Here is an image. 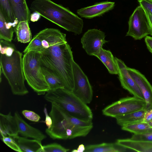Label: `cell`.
I'll return each mask as SVG.
<instances>
[{"label":"cell","instance_id":"6da1fadb","mask_svg":"<svg viewBox=\"0 0 152 152\" xmlns=\"http://www.w3.org/2000/svg\"><path fill=\"white\" fill-rule=\"evenodd\" d=\"M41 66L56 78L64 88L72 91L74 88L71 48L67 42L52 46L41 52Z\"/></svg>","mask_w":152,"mask_h":152},{"label":"cell","instance_id":"7a4b0ae2","mask_svg":"<svg viewBox=\"0 0 152 152\" xmlns=\"http://www.w3.org/2000/svg\"><path fill=\"white\" fill-rule=\"evenodd\" d=\"M30 9L68 31L75 34L82 32L83 20L68 8L51 0H34Z\"/></svg>","mask_w":152,"mask_h":152},{"label":"cell","instance_id":"3957f363","mask_svg":"<svg viewBox=\"0 0 152 152\" xmlns=\"http://www.w3.org/2000/svg\"><path fill=\"white\" fill-rule=\"evenodd\" d=\"M49 115L52 121L51 126L45 130L46 134L53 139H71L86 136L92 129L91 126L74 125L69 119V114L55 103H51Z\"/></svg>","mask_w":152,"mask_h":152},{"label":"cell","instance_id":"277c9868","mask_svg":"<svg viewBox=\"0 0 152 152\" xmlns=\"http://www.w3.org/2000/svg\"><path fill=\"white\" fill-rule=\"evenodd\" d=\"M44 98L55 103L71 115L84 121H92L93 114L90 108L72 91L64 88L49 91Z\"/></svg>","mask_w":152,"mask_h":152},{"label":"cell","instance_id":"5b68a950","mask_svg":"<svg viewBox=\"0 0 152 152\" xmlns=\"http://www.w3.org/2000/svg\"><path fill=\"white\" fill-rule=\"evenodd\" d=\"M0 68L7 80L13 94L23 96L29 92L25 84L22 53L16 50L10 56L1 54Z\"/></svg>","mask_w":152,"mask_h":152},{"label":"cell","instance_id":"8992f818","mask_svg":"<svg viewBox=\"0 0 152 152\" xmlns=\"http://www.w3.org/2000/svg\"><path fill=\"white\" fill-rule=\"evenodd\" d=\"M40 56L39 52L30 51L24 53L23 57V67L25 80L39 95H44L50 90L42 71Z\"/></svg>","mask_w":152,"mask_h":152},{"label":"cell","instance_id":"52a82bcc","mask_svg":"<svg viewBox=\"0 0 152 152\" xmlns=\"http://www.w3.org/2000/svg\"><path fill=\"white\" fill-rule=\"evenodd\" d=\"M66 37V34L58 29L45 28L34 36L23 52L34 51L41 53L51 46L67 42Z\"/></svg>","mask_w":152,"mask_h":152},{"label":"cell","instance_id":"ba28073f","mask_svg":"<svg viewBox=\"0 0 152 152\" xmlns=\"http://www.w3.org/2000/svg\"><path fill=\"white\" fill-rule=\"evenodd\" d=\"M145 100L134 96L122 98L107 106L102 110L106 116L115 118L119 115H124L145 109Z\"/></svg>","mask_w":152,"mask_h":152},{"label":"cell","instance_id":"9c48e42d","mask_svg":"<svg viewBox=\"0 0 152 152\" xmlns=\"http://www.w3.org/2000/svg\"><path fill=\"white\" fill-rule=\"evenodd\" d=\"M129 28L126 36L135 40H140L150 34L149 22L145 10L140 6L137 7L130 16Z\"/></svg>","mask_w":152,"mask_h":152},{"label":"cell","instance_id":"30bf717a","mask_svg":"<svg viewBox=\"0 0 152 152\" xmlns=\"http://www.w3.org/2000/svg\"><path fill=\"white\" fill-rule=\"evenodd\" d=\"M74 80L73 93L86 104L92 100L93 93L88 79L80 66L75 61L73 64Z\"/></svg>","mask_w":152,"mask_h":152},{"label":"cell","instance_id":"8fae6325","mask_svg":"<svg viewBox=\"0 0 152 152\" xmlns=\"http://www.w3.org/2000/svg\"><path fill=\"white\" fill-rule=\"evenodd\" d=\"M105 33L96 29L88 30L81 39L83 48L87 54L95 56L102 48L103 45L108 41L105 39Z\"/></svg>","mask_w":152,"mask_h":152},{"label":"cell","instance_id":"7c38bea8","mask_svg":"<svg viewBox=\"0 0 152 152\" xmlns=\"http://www.w3.org/2000/svg\"><path fill=\"white\" fill-rule=\"evenodd\" d=\"M115 58L118 70L119 78L122 87L134 96L145 100L139 87L129 74L127 69V66L121 59Z\"/></svg>","mask_w":152,"mask_h":152},{"label":"cell","instance_id":"4fadbf2b","mask_svg":"<svg viewBox=\"0 0 152 152\" xmlns=\"http://www.w3.org/2000/svg\"><path fill=\"white\" fill-rule=\"evenodd\" d=\"M127 69L143 95L146 102V110L152 108V86L145 76L138 70L128 67Z\"/></svg>","mask_w":152,"mask_h":152},{"label":"cell","instance_id":"5bb4252c","mask_svg":"<svg viewBox=\"0 0 152 152\" xmlns=\"http://www.w3.org/2000/svg\"><path fill=\"white\" fill-rule=\"evenodd\" d=\"M115 5L114 2L102 1L78 10L77 12L81 17L91 19L102 15L113 9Z\"/></svg>","mask_w":152,"mask_h":152},{"label":"cell","instance_id":"9a60e30c","mask_svg":"<svg viewBox=\"0 0 152 152\" xmlns=\"http://www.w3.org/2000/svg\"><path fill=\"white\" fill-rule=\"evenodd\" d=\"M14 116L18 124V133L22 136L31 138L40 141L46 138V136L41 131L27 124L18 112H15Z\"/></svg>","mask_w":152,"mask_h":152},{"label":"cell","instance_id":"2e32d148","mask_svg":"<svg viewBox=\"0 0 152 152\" xmlns=\"http://www.w3.org/2000/svg\"><path fill=\"white\" fill-rule=\"evenodd\" d=\"M0 131L2 137L10 136L14 138L18 135V124L14 116L10 112L7 115L0 113Z\"/></svg>","mask_w":152,"mask_h":152},{"label":"cell","instance_id":"e0dca14e","mask_svg":"<svg viewBox=\"0 0 152 152\" xmlns=\"http://www.w3.org/2000/svg\"><path fill=\"white\" fill-rule=\"evenodd\" d=\"M134 151L117 143H102L100 144L90 145L85 147V152H122Z\"/></svg>","mask_w":152,"mask_h":152},{"label":"cell","instance_id":"ac0fdd59","mask_svg":"<svg viewBox=\"0 0 152 152\" xmlns=\"http://www.w3.org/2000/svg\"><path fill=\"white\" fill-rule=\"evenodd\" d=\"M116 142L134 151L152 152V142L134 140L128 138L118 139Z\"/></svg>","mask_w":152,"mask_h":152},{"label":"cell","instance_id":"d6986e66","mask_svg":"<svg viewBox=\"0 0 152 152\" xmlns=\"http://www.w3.org/2000/svg\"><path fill=\"white\" fill-rule=\"evenodd\" d=\"M18 22L22 21L29 22L31 14L26 0H9Z\"/></svg>","mask_w":152,"mask_h":152},{"label":"cell","instance_id":"ffe728a7","mask_svg":"<svg viewBox=\"0 0 152 152\" xmlns=\"http://www.w3.org/2000/svg\"><path fill=\"white\" fill-rule=\"evenodd\" d=\"M13 138L22 152H41L42 147L41 141L34 139H28L18 135Z\"/></svg>","mask_w":152,"mask_h":152},{"label":"cell","instance_id":"44dd1931","mask_svg":"<svg viewBox=\"0 0 152 152\" xmlns=\"http://www.w3.org/2000/svg\"><path fill=\"white\" fill-rule=\"evenodd\" d=\"M145 109L115 117L117 124L121 127L143 122Z\"/></svg>","mask_w":152,"mask_h":152},{"label":"cell","instance_id":"7402d4cb","mask_svg":"<svg viewBox=\"0 0 152 152\" xmlns=\"http://www.w3.org/2000/svg\"><path fill=\"white\" fill-rule=\"evenodd\" d=\"M94 56L98 58L103 63L110 73L118 75V70L115 58L110 51L102 48Z\"/></svg>","mask_w":152,"mask_h":152},{"label":"cell","instance_id":"603a6c76","mask_svg":"<svg viewBox=\"0 0 152 152\" xmlns=\"http://www.w3.org/2000/svg\"><path fill=\"white\" fill-rule=\"evenodd\" d=\"M27 21L19 22L15 28V32L18 41L24 43L30 42L31 40V33Z\"/></svg>","mask_w":152,"mask_h":152},{"label":"cell","instance_id":"cb8c5ba5","mask_svg":"<svg viewBox=\"0 0 152 152\" xmlns=\"http://www.w3.org/2000/svg\"><path fill=\"white\" fill-rule=\"evenodd\" d=\"M15 27L13 24L7 21L0 11V39L11 42Z\"/></svg>","mask_w":152,"mask_h":152},{"label":"cell","instance_id":"d4e9b609","mask_svg":"<svg viewBox=\"0 0 152 152\" xmlns=\"http://www.w3.org/2000/svg\"><path fill=\"white\" fill-rule=\"evenodd\" d=\"M0 11L2 13L7 21L15 27L18 22L9 0H0Z\"/></svg>","mask_w":152,"mask_h":152},{"label":"cell","instance_id":"484cf974","mask_svg":"<svg viewBox=\"0 0 152 152\" xmlns=\"http://www.w3.org/2000/svg\"><path fill=\"white\" fill-rule=\"evenodd\" d=\"M123 130L134 134H141L152 131V127L148 123L141 122L121 127Z\"/></svg>","mask_w":152,"mask_h":152},{"label":"cell","instance_id":"4316f807","mask_svg":"<svg viewBox=\"0 0 152 152\" xmlns=\"http://www.w3.org/2000/svg\"><path fill=\"white\" fill-rule=\"evenodd\" d=\"M42 73L50 87V91L64 88L61 83L46 69L41 66Z\"/></svg>","mask_w":152,"mask_h":152},{"label":"cell","instance_id":"83f0119b","mask_svg":"<svg viewBox=\"0 0 152 152\" xmlns=\"http://www.w3.org/2000/svg\"><path fill=\"white\" fill-rule=\"evenodd\" d=\"M1 54L7 56L12 55L13 52L17 50L15 45L11 42L0 39Z\"/></svg>","mask_w":152,"mask_h":152},{"label":"cell","instance_id":"f1b7e54d","mask_svg":"<svg viewBox=\"0 0 152 152\" xmlns=\"http://www.w3.org/2000/svg\"><path fill=\"white\" fill-rule=\"evenodd\" d=\"M69 150L59 144L53 143L42 145L41 152H66Z\"/></svg>","mask_w":152,"mask_h":152},{"label":"cell","instance_id":"f546056e","mask_svg":"<svg viewBox=\"0 0 152 152\" xmlns=\"http://www.w3.org/2000/svg\"><path fill=\"white\" fill-rule=\"evenodd\" d=\"M3 142L10 148L16 151L22 152L15 139L11 137H4L1 138Z\"/></svg>","mask_w":152,"mask_h":152},{"label":"cell","instance_id":"4dcf8cb0","mask_svg":"<svg viewBox=\"0 0 152 152\" xmlns=\"http://www.w3.org/2000/svg\"><path fill=\"white\" fill-rule=\"evenodd\" d=\"M130 139L134 140L152 142V131L141 134H134Z\"/></svg>","mask_w":152,"mask_h":152},{"label":"cell","instance_id":"1f68e13d","mask_svg":"<svg viewBox=\"0 0 152 152\" xmlns=\"http://www.w3.org/2000/svg\"><path fill=\"white\" fill-rule=\"evenodd\" d=\"M22 113L26 118L32 121L38 122L41 118L39 115L31 111L24 110Z\"/></svg>","mask_w":152,"mask_h":152},{"label":"cell","instance_id":"d6a6232c","mask_svg":"<svg viewBox=\"0 0 152 152\" xmlns=\"http://www.w3.org/2000/svg\"><path fill=\"white\" fill-rule=\"evenodd\" d=\"M138 1L145 11L152 14V0H138Z\"/></svg>","mask_w":152,"mask_h":152},{"label":"cell","instance_id":"836d02e7","mask_svg":"<svg viewBox=\"0 0 152 152\" xmlns=\"http://www.w3.org/2000/svg\"><path fill=\"white\" fill-rule=\"evenodd\" d=\"M44 112L45 116V123L48 127L47 128H50L52 124V119L51 117L48 114L47 108L45 107L44 109Z\"/></svg>","mask_w":152,"mask_h":152},{"label":"cell","instance_id":"e575fe53","mask_svg":"<svg viewBox=\"0 0 152 152\" xmlns=\"http://www.w3.org/2000/svg\"><path fill=\"white\" fill-rule=\"evenodd\" d=\"M152 120V108L146 110L143 122L148 123Z\"/></svg>","mask_w":152,"mask_h":152},{"label":"cell","instance_id":"d590c367","mask_svg":"<svg viewBox=\"0 0 152 152\" xmlns=\"http://www.w3.org/2000/svg\"><path fill=\"white\" fill-rule=\"evenodd\" d=\"M145 41L148 49L152 54V37L146 36L145 37Z\"/></svg>","mask_w":152,"mask_h":152},{"label":"cell","instance_id":"8d00e7d4","mask_svg":"<svg viewBox=\"0 0 152 152\" xmlns=\"http://www.w3.org/2000/svg\"><path fill=\"white\" fill-rule=\"evenodd\" d=\"M41 16L39 13L34 12L31 14L30 20L33 22L37 21L39 19Z\"/></svg>","mask_w":152,"mask_h":152},{"label":"cell","instance_id":"74e56055","mask_svg":"<svg viewBox=\"0 0 152 152\" xmlns=\"http://www.w3.org/2000/svg\"><path fill=\"white\" fill-rule=\"evenodd\" d=\"M145 12L149 22L150 30V35L152 36V14L148 12L145 11Z\"/></svg>","mask_w":152,"mask_h":152},{"label":"cell","instance_id":"f35d334b","mask_svg":"<svg viewBox=\"0 0 152 152\" xmlns=\"http://www.w3.org/2000/svg\"><path fill=\"white\" fill-rule=\"evenodd\" d=\"M77 152H83L85 150V147L83 144H81L79 145L77 149Z\"/></svg>","mask_w":152,"mask_h":152},{"label":"cell","instance_id":"ab89813d","mask_svg":"<svg viewBox=\"0 0 152 152\" xmlns=\"http://www.w3.org/2000/svg\"><path fill=\"white\" fill-rule=\"evenodd\" d=\"M148 123L150 126L152 127V121H151Z\"/></svg>","mask_w":152,"mask_h":152},{"label":"cell","instance_id":"60d3db41","mask_svg":"<svg viewBox=\"0 0 152 152\" xmlns=\"http://www.w3.org/2000/svg\"><path fill=\"white\" fill-rule=\"evenodd\" d=\"M72 152H77V149H73L72 151Z\"/></svg>","mask_w":152,"mask_h":152},{"label":"cell","instance_id":"b9f144b4","mask_svg":"<svg viewBox=\"0 0 152 152\" xmlns=\"http://www.w3.org/2000/svg\"><path fill=\"white\" fill-rule=\"evenodd\" d=\"M151 121H152V120Z\"/></svg>","mask_w":152,"mask_h":152}]
</instances>
